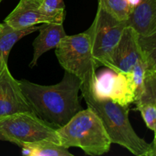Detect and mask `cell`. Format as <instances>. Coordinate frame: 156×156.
<instances>
[{
    "instance_id": "6",
    "label": "cell",
    "mask_w": 156,
    "mask_h": 156,
    "mask_svg": "<svg viewBox=\"0 0 156 156\" xmlns=\"http://www.w3.org/2000/svg\"><path fill=\"white\" fill-rule=\"evenodd\" d=\"M126 27V21L117 19L98 6L94 21L86 30L90 37L91 53L98 67L105 66L114 72L113 52Z\"/></svg>"
},
{
    "instance_id": "17",
    "label": "cell",
    "mask_w": 156,
    "mask_h": 156,
    "mask_svg": "<svg viewBox=\"0 0 156 156\" xmlns=\"http://www.w3.org/2000/svg\"><path fill=\"white\" fill-rule=\"evenodd\" d=\"M65 8L63 0H42L40 5L41 12L53 18L56 23H63Z\"/></svg>"
},
{
    "instance_id": "14",
    "label": "cell",
    "mask_w": 156,
    "mask_h": 156,
    "mask_svg": "<svg viewBox=\"0 0 156 156\" xmlns=\"http://www.w3.org/2000/svg\"><path fill=\"white\" fill-rule=\"evenodd\" d=\"M22 146H27L30 149V156H73L69 149L49 140L25 143Z\"/></svg>"
},
{
    "instance_id": "1",
    "label": "cell",
    "mask_w": 156,
    "mask_h": 156,
    "mask_svg": "<svg viewBox=\"0 0 156 156\" xmlns=\"http://www.w3.org/2000/svg\"><path fill=\"white\" fill-rule=\"evenodd\" d=\"M18 82L33 113L56 129L82 110L79 98L82 82L69 72L65 71L62 81L56 85H41L25 79Z\"/></svg>"
},
{
    "instance_id": "9",
    "label": "cell",
    "mask_w": 156,
    "mask_h": 156,
    "mask_svg": "<svg viewBox=\"0 0 156 156\" xmlns=\"http://www.w3.org/2000/svg\"><path fill=\"white\" fill-rule=\"evenodd\" d=\"M40 0H20L3 22L14 29H25L37 24L53 22V18L41 12Z\"/></svg>"
},
{
    "instance_id": "23",
    "label": "cell",
    "mask_w": 156,
    "mask_h": 156,
    "mask_svg": "<svg viewBox=\"0 0 156 156\" xmlns=\"http://www.w3.org/2000/svg\"><path fill=\"white\" fill-rule=\"evenodd\" d=\"M40 1H42V0H40Z\"/></svg>"
},
{
    "instance_id": "12",
    "label": "cell",
    "mask_w": 156,
    "mask_h": 156,
    "mask_svg": "<svg viewBox=\"0 0 156 156\" xmlns=\"http://www.w3.org/2000/svg\"><path fill=\"white\" fill-rule=\"evenodd\" d=\"M124 107H129L135 100V84L131 72L115 73L110 87L108 98Z\"/></svg>"
},
{
    "instance_id": "21",
    "label": "cell",
    "mask_w": 156,
    "mask_h": 156,
    "mask_svg": "<svg viewBox=\"0 0 156 156\" xmlns=\"http://www.w3.org/2000/svg\"><path fill=\"white\" fill-rule=\"evenodd\" d=\"M0 27H1V23H0Z\"/></svg>"
},
{
    "instance_id": "15",
    "label": "cell",
    "mask_w": 156,
    "mask_h": 156,
    "mask_svg": "<svg viewBox=\"0 0 156 156\" xmlns=\"http://www.w3.org/2000/svg\"><path fill=\"white\" fill-rule=\"evenodd\" d=\"M98 6L120 21H126L133 10L127 0H99Z\"/></svg>"
},
{
    "instance_id": "13",
    "label": "cell",
    "mask_w": 156,
    "mask_h": 156,
    "mask_svg": "<svg viewBox=\"0 0 156 156\" xmlns=\"http://www.w3.org/2000/svg\"><path fill=\"white\" fill-rule=\"evenodd\" d=\"M38 26H32L25 29H14L5 22L0 27V73L8 66V59L12 47L20 39L37 31Z\"/></svg>"
},
{
    "instance_id": "5",
    "label": "cell",
    "mask_w": 156,
    "mask_h": 156,
    "mask_svg": "<svg viewBox=\"0 0 156 156\" xmlns=\"http://www.w3.org/2000/svg\"><path fill=\"white\" fill-rule=\"evenodd\" d=\"M0 133L5 141L19 147L25 143L49 140L59 143L56 129L30 111L0 117Z\"/></svg>"
},
{
    "instance_id": "16",
    "label": "cell",
    "mask_w": 156,
    "mask_h": 156,
    "mask_svg": "<svg viewBox=\"0 0 156 156\" xmlns=\"http://www.w3.org/2000/svg\"><path fill=\"white\" fill-rule=\"evenodd\" d=\"M139 42L143 53V60L146 62L149 70L156 71V34L149 37L139 35Z\"/></svg>"
},
{
    "instance_id": "8",
    "label": "cell",
    "mask_w": 156,
    "mask_h": 156,
    "mask_svg": "<svg viewBox=\"0 0 156 156\" xmlns=\"http://www.w3.org/2000/svg\"><path fill=\"white\" fill-rule=\"evenodd\" d=\"M25 111L33 112L18 80L12 76L9 67H5L0 73V117Z\"/></svg>"
},
{
    "instance_id": "3",
    "label": "cell",
    "mask_w": 156,
    "mask_h": 156,
    "mask_svg": "<svg viewBox=\"0 0 156 156\" xmlns=\"http://www.w3.org/2000/svg\"><path fill=\"white\" fill-rule=\"evenodd\" d=\"M56 133L59 144L67 149L80 148L88 155H104L112 144L101 119L89 108L79 111Z\"/></svg>"
},
{
    "instance_id": "19",
    "label": "cell",
    "mask_w": 156,
    "mask_h": 156,
    "mask_svg": "<svg viewBox=\"0 0 156 156\" xmlns=\"http://www.w3.org/2000/svg\"><path fill=\"white\" fill-rule=\"evenodd\" d=\"M141 1L142 0H127L128 3H129V6L132 9H133V8L136 7Z\"/></svg>"
},
{
    "instance_id": "4",
    "label": "cell",
    "mask_w": 156,
    "mask_h": 156,
    "mask_svg": "<svg viewBox=\"0 0 156 156\" xmlns=\"http://www.w3.org/2000/svg\"><path fill=\"white\" fill-rule=\"evenodd\" d=\"M55 49L61 66L80 79L81 88H94L98 66L91 53L88 34H66Z\"/></svg>"
},
{
    "instance_id": "10",
    "label": "cell",
    "mask_w": 156,
    "mask_h": 156,
    "mask_svg": "<svg viewBox=\"0 0 156 156\" xmlns=\"http://www.w3.org/2000/svg\"><path fill=\"white\" fill-rule=\"evenodd\" d=\"M126 25L140 36L156 34V0H142L129 14Z\"/></svg>"
},
{
    "instance_id": "2",
    "label": "cell",
    "mask_w": 156,
    "mask_h": 156,
    "mask_svg": "<svg viewBox=\"0 0 156 156\" xmlns=\"http://www.w3.org/2000/svg\"><path fill=\"white\" fill-rule=\"evenodd\" d=\"M88 108L101 120L111 143L120 145L136 156H155V140L149 143L139 136L129 120V107L121 106L110 99L98 100L93 96V88H81Z\"/></svg>"
},
{
    "instance_id": "18",
    "label": "cell",
    "mask_w": 156,
    "mask_h": 156,
    "mask_svg": "<svg viewBox=\"0 0 156 156\" xmlns=\"http://www.w3.org/2000/svg\"><path fill=\"white\" fill-rule=\"evenodd\" d=\"M136 110L141 114L146 126L155 133L156 131V104L144 103L136 105Z\"/></svg>"
},
{
    "instance_id": "20",
    "label": "cell",
    "mask_w": 156,
    "mask_h": 156,
    "mask_svg": "<svg viewBox=\"0 0 156 156\" xmlns=\"http://www.w3.org/2000/svg\"><path fill=\"white\" fill-rule=\"evenodd\" d=\"M0 140H2V141H5V137L3 136L2 134L0 133Z\"/></svg>"
},
{
    "instance_id": "7",
    "label": "cell",
    "mask_w": 156,
    "mask_h": 156,
    "mask_svg": "<svg viewBox=\"0 0 156 156\" xmlns=\"http://www.w3.org/2000/svg\"><path fill=\"white\" fill-rule=\"evenodd\" d=\"M140 59H143L139 34L130 27H126L112 54V63L116 73L131 72Z\"/></svg>"
},
{
    "instance_id": "11",
    "label": "cell",
    "mask_w": 156,
    "mask_h": 156,
    "mask_svg": "<svg viewBox=\"0 0 156 156\" xmlns=\"http://www.w3.org/2000/svg\"><path fill=\"white\" fill-rule=\"evenodd\" d=\"M39 34L33 42V57L30 67L37 66L38 59L46 52L56 48L61 40L66 35L63 23H42L39 26Z\"/></svg>"
},
{
    "instance_id": "22",
    "label": "cell",
    "mask_w": 156,
    "mask_h": 156,
    "mask_svg": "<svg viewBox=\"0 0 156 156\" xmlns=\"http://www.w3.org/2000/svg\"><path fill=\"white\" fill-rule=\"evenodd\" d=\"M2 2V0H0V2Z\"/></svg>"
}]
</instances>
